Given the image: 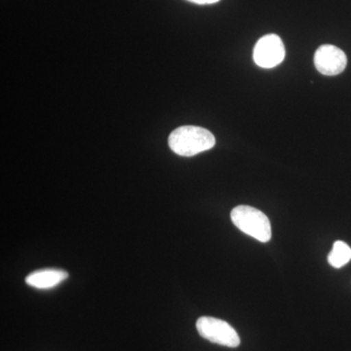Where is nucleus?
I'll return each instance as SVG.
<instances>
[{
    "label": "nucleus",
    "instance_id": "obj_3",
    "mask_svg": "<svg viewBox=\"0 0 351 351\" xmlns=\"http://www.w3.org/2000/svg\"><path fill=\"white\" fill-rule=\"evenodd\" d=\"M196 329L203 339L217 345L237 348L240 338L237 332L226 321L203 316L196 322Z\"/></svg>",
    "mask_w": 351,
    "mask_h": 351
},
{
    "label": "nucleus",
    "instance_id": "obj_4",
    "mask_svg": "<svg viewBox=\"0 0 351 351\" xmlns=\"http://www.w3.org/2000/svg\"><path fill=\"white\" fill-rule=\"evenodd\" d=\"M254 61L263 69L276 68L285 58L283 41L276 34H267L258 39L253 54Z\"/></svg>",
    "mask_w": 351,
    "mask_h": 351
},
{
    "label": "nucleus",
    "instance_id": "obj_1",
    "mask_svg": "<svg viewBox=\"0 0 351 351\" xmlns=\"http://www.w3.org/2000/svg\"><path fill=\"white\" fill-rule=\"evenodd\" d=\"M168 144L178 156L191 157L213 149L216 138L202 127L182 126L171 133Z\"/></svg>",
    "mask_w": 351,
    "mask_h": 351
},
{
    "label": "nucleus",
    "instance_id": "obj_2",
    "mask_svg": "<svg viewBox=\"0 0 351 351\" xmlns=\"http://www.w3.org/2000/svg\"><path fill=\"white\" fill-rule=\"evenodd\" d=\"M230 218L239 230L258 241L265 243L271 239L269 219L260 210L247 205H240L232 210Z\"/></svg>",
    "mask_w": 351,
    "mask_h": 351
},
{
    "label": "nucleus",
    "instance_id": "obj_5",
    "mask_svg": "<svg viewBox=\"0 0 351 351\" xmlns=\"http://www.w3.org/2000/svg\"><path fill=\"white\" fill-rule=\"evenodd\" d=\"M346 64L345 52L331 44L321 45L314 54V66L323 75H338L345 71Z\"/></svg>",
    "mask_w": 351,
    "mask_h": 351
},
{
    "label": "nucleus",
    "instance_id": "obj_8",
    "mask_svg": "<svg viewBox=\"0 0 351 351\" xmlns=\"http://www.w3.org/2000/svg\"><path fill=\"white\" fill-rule=\"evenodd\" d=\"M189 1L193 2L195 4H200V5H205V4L217 3L219 0H189Z\"/></svg>",
    "mask_w": 351,
    "mask_h": 351
},
{
    "label": "nucleus",
    "instance_id": "obj_6",
    "mask_svg": "<svg viewBox=\"0 0 351 351\" xmlns=\"http://www.w3.org/2000/svg\"><path fill=\"white\" fill-rule=\"evenodd\" d=\"M69 278V272L60 269H44L36 270L25 277V283L36 289L56 287Z\"/></svg>",
    "mask_w": 351,
    "mask_h": 351
},
{
    "label": "nucleus",
    "instance_id": "obj_7",
    "mask_svg": "<svg viewBox=\"0 0 351 351\" xmlns=\"http://www.w3.org/2000/svg\"><path fill=\"white\" fill-rule=\"evenodd\" d=\"M351 261V248L346 242H335L332 251L328 255V263L335 269H341Z\"/></svg>",
    "mask_w": 351,
    "mask_h": 351
}]
</instances>
